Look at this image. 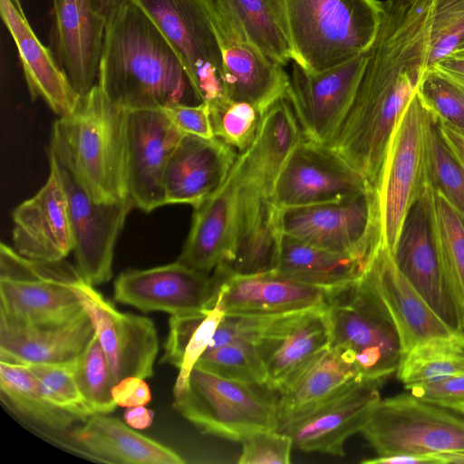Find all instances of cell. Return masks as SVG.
I'll use <instances>...</instances> for the list:
<instances>
[{"label":"cell","instance_id":"obj_19","mask_svg":"<svg viewBox=\"0 0 464 464\" xmlns=\"http://www.w3.org/2000/svg\"><path fill=\"white\" fill-rule=\"evenodd\" d=\"M184 135L164 109L127 111L128 191L134 207L148 213L166 205L165 169Z\"/></svg>","mask_w":464,"mask_h":464},{"label":"cell","instance_id":"obj_26","mask_svg":"<svg viewBox=\"0 0 464 464\" xmlns=\"http://www.w3.org/2000/svg\"><path fill=\"white\" fill-rule=\"evenodd\" d=\"M237 156L235 149L218 138L185 134L165 169V203L198 207L225 183Z\"/></svg>","mask_w":464,"mask_h":464},{"label":"cell","instance_id":"obj_11","mask_svg":"<svg viewBox=\"0 0 464 464\" xmlns=\"http://www.w3.org/2000/svg\"><path fill=\"white\" fill-rule=\"evenodd\" d=\"M285 235L370 261L383 243L379 191L369 187L342 200L281 209Z\"/></svg>","mask_w":464,"mask_h":464},{"label":"cell","instance_id":"obj_48","mask_svg":"<svg viewBox=\"0 0 464 464\" xmlns=\"http://www.w3.org/2000/svg\"><path fill=\"white\" fill-rule=\"evenodd\" d=\"M405 389L421 401L464 415V374L413 383Z\"/></svg>","mask_w":464,"mask_h":464},{"label":"cell","instance_id":"obj_32","mask_svg":"<svg viewBox=\"0 0 464 464\" xmlns=\"http://www.w3.org/2000/svg\"><path fill=\"white\" fill-rule=\"evenodd\" d=\"M237 192L233 166L221 188L194 208L190 230L177 261L209 274L226 260L232 241Z\"/></svg>","mask_w":464,"mask_h":464},{"label":"cell","instance_id":"obj_47","mask_svg":"<svg viewBox=\"0 0 464 464\" xmlns=\"http://www.w3.org/2000/svg\"><path fill=\"white\" fill-rule=\"evenodd\" d=\"M240 464H288L293 440L286 433L277 430H257L242 441Z\"/></svg>","mask_w":464,"mask_h":464},{"label":"cell","instance_id":"obj_41","mask_svg":"<svg viewBox=\"0 0 464 464\" xmlns=\"http://www.w3.org/2000/svg\"><path fill=\"white\" fill-rule=\"evenodd\" d=\"M196 365L228 379L266 385V369L254 340L240 339L208 349Z\"/></svg>","mask_w":464,"mask_h":464},{"label":"cell","instance_id":"obj_21","mask_svg":"<svg viewBox=\"0 0 464 464\" xmlns=\"http://www.w3.org/2000/svg\"><path fill=\"white\" fill-rule=\"evenodd\" d=\"M362 278L396 329L401 358L426 341L457 334L403 276L383 243L370 259Z\"/></svg>","mask_w":464,"mask_h":464},{"label":"cell","instance_id":"obj_23","mask_svg":"<svg viewBox=\"0 0 464 464\" xmlns=\"http://www.w3.org/2000/svg\"><path fill=\"white\" fill-rule=\"evenodd\" d=\"M236 174L237 192L231 246L226 260L217 267L237 275L272 272L284 236L281 209L272 197L240 179L237 170Z\"/></svg>","mask_w":464,"mask_h":464},{"label":"cell","instance_id":"obj_14","mask_svg":"<svg viewBox=\"0 0 464 464\" xmlns=\"http://www.w3.org/2000/svg\"><path fill=\"white\" fill-rule=\"evenodd\" d=\"M367 52L322 72L309 71L293 61L286 97L304 139L330 144L352 103Z\"/></svg>","mask_w":464,"mask_h":464},{"label":"cell","instance_id":"obj_12","mask_svg":"<svg viewBox=\"0 0 464 464\" xmlns=\"http://www.w3.org/2000/svg\"><path fill=\"white\" fill-rule=\"evenodd\" d=\"M48 156L66 193L76 268L89 284H104L112 276L116 242L134 203L130 197L112 203L94 201L57 149L50 145Z\"/></svg>","mask_w":464,"mask_h":464},{"label":"cell","instance_id":"obj_51","mask_svg":"<svg viewBox=\"0 0 464 464\" xmlns=\"http://www.w3.org/2000/svg\"><path fill=\"white\" fill-rule=\"evenodd\" d=\"M464 91V50H455L430 65Z\"/></svg>","mask_w":464,"mask_h":464},{"label":"cell","instance_id":"obj_55","mask_svg":"<svg viewBox=\"0 0 464 464\" xmlns=\"http://www.w3.org/2000/svg\"><path fill=\"white\" fill-rule=\"evenodd\" d=\"M125 1L126 0H93L98 12L105 18L106 23Z\"/></svg>","mask_w":464,"mask_h":464},{"label":"cell","instance_id":"obj_3","mask_svg":"<svg viewBox=\"0 0 464 464\" xmlns=\"http://www.w3.org/2000/svg\"><path fill=\"white\" fill-rule=\"evenodd\" d=\"M126 118L127 111L110 102L96 84L53 126L50 145L64 156L98 203L129 197Z\"/></svg>","mask_w":464,"mask_h":464},{"label":"cell","instance_id":"obj_56","mask_svg":"<svg viewBox=\"0 0 464 464\" xmlns=\"http://www.w3.org/2000/svg\"><path fill=\"white\" fill-rule=\"evenodd\" d=\"M455 50H458V51L464 50V37L461 39V41L459 42V45L457 46V48Z\"/></svg>","mask_w":464,"mask_h":464},{"label":"cell","instance_id":"obj_15","mask_svg":"<svg viewBox=\"0 0 464 464\" xmlns=\"http://www.w3.org/2000/svg\"><path fill=\"white\" fill-rule=\"evenodd\" d=\"M72 288L92 322L114 385L130 376L151 377L159 351L153 322L145 316L120 312L82 276L72 283Z\"/></svg>","mask_w":464,"mask_h":464},{"label":"cell","instance_id":"obj_35","mask_svg":"<svg viewBox=\"0 0 464 464\" xmlns=\"http://www.w3.org/2000/svg\"><path fill=\"white\" fill-rule=\"evenodd\" d=\"M368 261L328 251L290 236H283L277 265L272 273L327 290L359 278Z\"/></svg>","mask_w":464,"mask_h":464},{"label":"cell","instance_id":"obj_45","mask_svg":"<svg viewBox=\"0 0 464 464\" xmlns=\"http://www.w3.org/2000/svg\"><path fill=\"white\" fill-rule=\"evenodd\" d=\"M417 93L426 110L439 121L464 130V91L459 86L429 67Z\"/></svg>","mask_w":464,"mask_h":464},{"label":"cell","instance_id":"obj_37","mask_svg":"<svg viewBox=\"0 0 464 464\" xmlns=\"http://www.w3.org/2000/svg\"><path fill=\"white\" fill-rule=\"evenodd\" d=\"M214 1L268 57L283 66L294 60L289 40L268 0Z\"/></svg>","mask_w":464,"mask_h":464},{"label":"cell","instance_id":"obj_40","mask_svg":"<svg viewBox=\"0 0 464 464\" xmlns=\"http://www.w3.org/2000/svg\"><path fill=\"white\" fill-rule=\"evenodd\" d=\"M74 374L79 389L94 414H108L116 409L111 368L96 334L75 359Z\"/></svg>","mask_w":464,"mask_h":464},{"label":"cell","instance_id":"obj_49","mask_svg":"<svg viewBox=\"0 0 464 464\" xmlns=\"http://www.w3.org/2000/svg\"><path fill=\"white\" fill-rule=\"evenodd\" d=\"M164 111L183 133L204 139L215 138L208 103H177L165 107Z\"/></svg>","mask_w":464,"mask_h":464},{"label":"cell","instance_id":"obj_16","mask_svg":"<svg viewBox=\"0 0 464 464\" xmlns=\"http://www.w3.org/2000/svg\"><path fill=\"white\" fill-rule=\"evenodd\" d=\"M372 187L330 147L304 139L296 145L275 185L280 209L342 200Z\"/></svg>","mask_w":464,"mask_h":464},{"label":"cell","instance_id":"obj_27","mask_svg":"<svg viewBox=\"0 0 464 464\" xmlns=\"http://www.w3.org/2000/svg\"><path fill=\"white\" fill-rule=\"evenodd\" d=\"M58 63L81 95L97 83L106 20L93 0H53Z\"/></svg>","mask_w":464,"mask_h":464},{"label":"cell","instance_id":"obj_2","mask_svg":"<svg viewBox=\"0 0 464 464\" xmlns=\"http://www.w3.org/2000/svg\"><path fill=\"white\" fill-rule=\"evenodd\" d=\"M96 84L126 111L201 103L178 53L130 0L106 23Z\"/></svg>","mask_w":464,"mask_h":464},{"label":"cell","instance_id":"obj_53","mask_svg":"<svg viewBox=\"0 0 464 464\" xmlns=\"http://www.w3.org/2000/svg\"><path fill=\"white\" fill-rule=\"evenodd\" d=\"M154 419V411L147 409L144 405L128 407L123 413L124 422L136 430L149 428Z\"/></svg>","mask_w":464,"mask_h":464},{"label":"cell","instance_id":"obj_39","mask_svg":"<svg viewBox=\"0 0 464 464\" xmlns=\"http://www.w3.org/2000/svg\"><path fill=\"white\" fill-rule=\"evenodd\" d=\"M426 174L428 185L464 215V166L445 140L428 111Z\"/></svg>","mask_w":464,"mask_h":464},{"label":"cell","instance_id":"obj_6","mask_svg":"<svg viewBox=\"0 0 464 464\" xmlns=\"http://www.w3.org/2000/svg\"><path fill=\"white\" fill-rule=\"evenodd\" d=\"M330 346L357 369L362 380L383 382L396 372L401 344L392 321L362 276L329 290Z\"/></svg>","mask_w":464,"mask_h":464},{"label":"cell","instance_id":"obj_42","mask_svg":"<svg viewBox=\"0 0 464 464\" xmlns=\"http://www.w3.org/2000/svg\"><path fill=\"white\" fill-rule=\"evenodd\" d=\"M210 121L215 138L239 153L254 140L262 114L252 104L223 98L208 104Z\"/></svg>","mask_w":464,"mask_h":464},{"label":"cell","instance_id":"obj_10","mask_svg":"<svg viewBox=\"0 0 464 464\" xmlns=\"http://www.w3.org/2000/svg\"><path fill=\"white\" fill-rule=\"evenodd\" d=\"M178 53L201 102L226 98L213 0H130Z\"/></svg>","mask_w":464,"mask_h":464},{"label":"cell","instance_id":"obj_24","mask_svg":"<svg viewBox=\"0 0 464 464\" xmlns=\"http://www.w3.org/2000/svg\"><path fill=\"white\" fill-rule=\"evenodd\" d=\"M212 306L225 314L277 315L325 304L329 290L279 276L272 272L231 274L216 267Z\"/></svg>","mask_w":464,"mask_h":464},{"label":"cell","instance_id":"obj_38","mask_svg":"<svg viewBox=\"0 0 464 464\" xmlns=\"http://www.w3.org/2000/svg\"><path fill=\"white\" fill-rule=\"evenodd\" d=\"M464 374V336L430 339L412 348L399 362L396 375L404 384Z\"/></svg>","mask_w":464,"mask_h":464},{"label":"cell","instance_id":"obj_52","mask_svg":"<svg viewBox=\"0 0 464 464\" xmlns=\"http://www.w3.org/2000/svg\"><path fill=\"white\" fill-rule=\"evenodd\" d=\"M364 464H447L445 453L405 454L390 457H376L362 461Z\"/></svg>","mask_w":464,"mask_h":464},{"label":"cell","instance_id":"obj_30","mask_svg":"<svg viewBox=\"0 0 464 464\" xmlns=\"http://www.w3.org/2000/svg\"><path fill=\"white\" fill-rule=\"evenodd\" d=\"M95 334L82 308L72 317L46 324H17L0 320V361L21 364L74 361Z\"/></svg>","mask_w":464,"mask_h":464},{"label":"cell","instance_id":"obj_20","mask_svg":"<svg viewBox=\"0 0 464 464\" xmlns=\"http://www.w3.org/2000/svg\"><path fill=\"white\" fill-rule=\"evenodd\" d=\"M382 383L358 382L277 430L289 435L294 446L303 451L343 456L345 441L362 430L381 401L379 391Z\"/></svg>","mask_w":464,"mask_h":464},{"label":"cell","instance_id":"obj_54","mask_svg":"<svg viewBox=\"0 0 464 464\" xmlns=\"http://www.w3.org/2000/svg\"><path fill=\"white\" fill-rule=\"evenodd\" d=\"M435 120L448 145L464 166V130L442 123L436 118Z\"/></svg>","mask_w":464,"mask_h":464},{"label":"cell","instance_id":"obj_8","mask_svg":"<svg viewBox=\"0 0 464 464\" xmlns=\"http://www.w3.org/2000/svg\"><path fill=\"white\" fill-rule=\"evenodd\" d=\"M392 254L398 269L430 309L453 333L464 336V300L440 252L430 186L407 212Z\"/></svg>","mask_w":464,"mask_h":464},{"label":"cell","instance_id":"obj_31","mask_svg":"<svg viewBox=\"0 0 464 464\" xmlns=\"http://www.w3.org/2000/svg\"><path fill=\"white\" fill-rule=\"evenodd\" d=\"M303 133L286 93L263 114L251 145L238 153L237 176L273 198L277 178Z\"/></svg>","mask_w":464,"mask_h":464},{"label":"cell","instance_id":"obj_33","mask_svg":"<svg viewBox=\"0 0 464 464\" xmlns=\"http://www.w3.org/2000/svg\"><path fill=\"white\" fill-rule=\"evenodd\" d=\"M0 397L16 417L58 444L82 422L52 402L25 364L0 361Z\"/></svg>","mask_w":464,"mask_h":464},{"label":"cell","instance_id":"obj_13","mask_svg":"<svg viewBox=\"0 0 464 464\" xmlns=\"http://www.w3.org/2000/svg\"><path fill=\"white\" fill-rule=\"evenodd\" d=\"M429 113L417 91L392 132L378 187L383 244L392 253L411 205L428 186L426 134Z\"/></svg>","mask_w":464,"mask_h":464},{"label":"cell","instance_id":"obj_5","mask_svg":"<svg viewBox=\"0 0 464 464\" xmlns=\"http://www.w3.org/2000/svg\"><path fill=\"white\" fill-rule=\"evenodd\" d=\"M276 393L195 365L173 406L201 432L241 442L257 430H277Z\"/></svg>","mask_w":464,"mask_h":464},{"label":"cell","instance_id":"obj_25","mask_svg":"<svg viewBox=\"0 0 464 464\" xmlns=\"http://www.w3.org/2000/svg\"><path fill=\"white\" fill-rule=\"evenodd\" d=\"M13 222L14 248L25 257L58 261L73 250L67 197L53 165L41 189L14 210Z\"/></svg>","mask_w":464,"mask_h":464},{"label":"cell","instance_id":"obj_46","mask_svg":"<svg viewBox=\"0 0 464 464\" xmlns=\"http://www.w3.org/2000/svg\"><path fill=\"white\" fill-rule=\"evenodd\" d=\"M464 37V0H435L429 67L452 53Z\"/></svg>","mask_w":464,"mask_h":464},{"label":"cell","instance_id":"obj_29","mask_svg":"<svg viewBox=\"0 0 464 464\" xmlns=\"http://www.w3.org/2000/svg\"><path fill=\"white\" fill-rule=\"evenodd\" d=\"M78 454L105 463L183 464L172 449L107 414H93L74 427L61 442Z\"/></svg>","mask_w":464,"mask_h":464},{"label":"cell","instance_id":"obj_9","mask_svg":"<svg viewBox=\"0 0 464 464\" xmlns=\"http://www.w3.org/2000/svg\"><path fill=\"white\" fill-rule=\"evenodd\" d=\"M361 433L378 457L464 452V416L410 392L381 399Z\"/></svg>","mask_w":464,"mask_h":464},{"label":"cell","instance_id":"obj_22","mask_svg":"<svg viewBox=\"0 0 464 464\" xmlns=\"http://www.w3.org/2000/svg\"><path fill=\"white\" fill-rule=\"evenodd\" d=\"M214 283L208 274L179 261L122 272L114 283L116 301L143 312L173 314L212 307Z\"/></svg>","mask_w":464,"mask_h":464},{"label":"cell","instance_id":"obj_44","mask_svg":"<svg viewBox=\"0 0 464 464\" xmlns=\"http://www.w3.org/2000/svg\"><path fill=\"white\" fill-rule=\"evenodd\" d=\"M75 361V360H74ZM74 361L25 364L37 376L53 404L82 422L94 413L85 401L74 374Z\"/></svg>","mask_w":464,"mask_h":464},{"label":"cell","instance_id":"obj_28","mask_svg":"<svg viewBox=\"0 0 464 464\" xmlns=\"http://www.w3.org/2000/svg\"><path fill=\"white\" fill-rule=\"evenodd\" d=\"M4 24L16 45L32 100L41 98L59 117L72 113L81 95L52 52L32 29L19 0H0Z\"/></svg>","mask_w":464,"mask_h":464},{"label":"cell","instance_id":"obj_1","mask_svg":"<svg viewBox=\"0 0 464 464\" xmlns=\"http://www.w3.org/2000/svg\"><path fill=\"white\" fill-rule=\"evenodd\" d=\"M435 0H386L352 103L328 145L378 189L396 124L429 68Z\"/></svg>","mask_w":464,"mask_h":464},{"label":"cell","instance_id":"obj_7","mask_svg":"<svg viewBox=\"0 0 464 464\" xmlns=\"http://www.w3.org/2000/svg\"><path fill=\"white\" fill-rule=\"evenodd\" d=\"M80 276L65 259H31L1 243L0 320L46 324L72 317L83 308L72 288Z\"/></svg>","mask_w":464,"mask_h":464},{"label":"cell","instance_id":"obj_43","mask_svg":"<svg viewBox=\"0 0 464 464\" xmlns=\"http://www.w3.org/2000/svg\"><path fill=\"white\" fill-rule=\"evenodd\" d=\"M439 245L447 270L464 300V215L434 191Z\"/></svg>","mask_w":464,"mask_h":464},{"label":"cell","instance_id":"obj_4","mask_svg":"<svg viewBox=\"0 0 464 464\" xmlns=\"http://www.w3.org/2000/svg\"><path fill=\"white\" fill-rule=\"evenodd\" d=\"M288 40L294 62L322 72L367 52L382 20L379 0H268Z\"/></svg>","mask_w":464,"mask_h":464},{"label":"cell","instance_id":"obj_36","mask_svg":"<svg viewBox=\"0 0 464 464\" xmlns=\"http://www.w3.org/2000/svg\"><path fill=\"white\" fill-rule=\"evenodd\" d=\"M224 315L222 308L214 304L198 312L170 316L161 362L179 369L173 395L185 388L193 367L208 349Z\"/></svg>","mask_w":464,"mask_h":464},{"label":"cell","instance_id":"obj_17","mask_svg":"<svg viewBox=\"0 0 464 464\" xmlns=\"http://www.w3.org/2000/svg\"><path fill=\"white\" fill-rule=\"evenodd\" d=\"M213 2L222 54L224 95L231 101L254 105L263 115L286 93L289 74L283 65L251 43L228 13Z\"/></svg>","mask_w":464,"mask_h":464},{"label":"cell","instance_id":"obj_34","mask_svg":"<svg viewBox=\"0 0 464 464\" xmlns=\"http://www.w3.org/2000/svg\"><path fill=\"white\" fill-rule=\"evenodd\" d=\"M361 381L355 366L329 346L278 392L277 430Z\"/></svg>","mask_w":464,"mask_h":464},{"label":"cell","instance_id":"obj_18","mask_svg":"<svg viewBox=\"0 0 464 464\" xmlns=\"http://www.w3.org/2000/svg\"><path fill=\"white\" fill-rule=\"evenodd\" d=\"M266 386L279 392L331 343L326 302L314 308L272 315L256 342Z\"/></svg>","mask_w":464,"mask_h":464},{"label":"cell","instance_id":"obj_50","mask_svg":"<svg viewBox=\"0 0 464 464\" xmlns=\"http://www.w3.org/2000/svg\"><path fill=\"white\" fill-rule=\"evenodd\" d=\"M144 380L130 376L115 384L112 388V397L116 404L125 408L148 404L151 400V394Z\"/></svg>","mask_w":464,"mask_h":464}]
</instances>
